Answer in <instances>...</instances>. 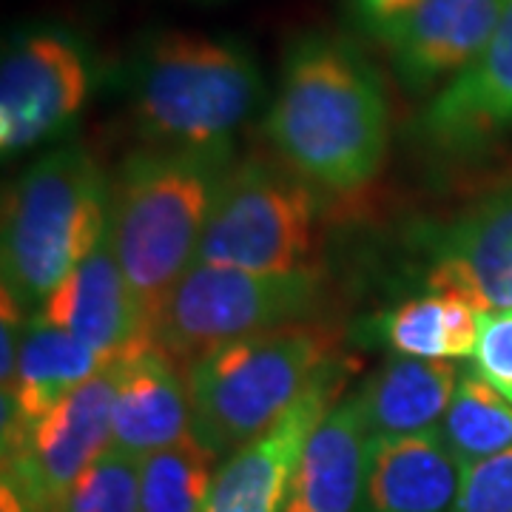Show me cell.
I'll list each match as a JSON object with an SVG mask.
<instances>
[{"label":"cell","mask_w":512,"mask_h":512,"mask_svg":"<svg viewBox=\"0 0 512 512\" xmlns=\"http://www.w3.org/2000/svg\"><path fill=\"white\" fill-rule=\"evenodd\" d=\"M478 308L461 293H427L370 316L365 339L413 359H467L478 342Z\"/></svg>","instance_id":"obj_20"},{"label":"cell","mask_w":512,"mask_h":512,"mask_svg":"<svg viewBox=\"0 0 512 512\" xmlns=\"http://www.w3.org/2000/svg\"><path fill=\"white\" fill-rule=\"evenodd\" d=\"M461 467L439 430L373 439L356 512H453Z\"/></svg>","instance_id":"obj_18"},{"label":"cell","mask_w":512,"mask_h":512,"mask_svg":"<svg viewBox=\"0 0 512 512\" xmlns=\"http://www.w3.org/2000/svg\"><path fill=\"white\" fill-rule=\"evenodd\" d=\"M143 458L109 447L46 512H140Z\"/></svg>","instance_id":"obj_23"},{"label":"cell","mask_w":512,"mask_h":512,"mask_svg":"<svg viewBox=\"0 0 512 512\" xmlns=\"http://www.w3.org/2000/svg\"><path fill=\"white\" fill-rule=\"evenodd\" d=\"M109 362V356L92 350L43 313L26 316L18 367L12 384L3 387L0 439H9L20 427L43 419L52 407H57L80 384L94 379Z\"/></svg>","instance_id":"obj_17"},{"label":"cell","mask_w":512,"mask_h":512,"mask_svg":"<svg viewBox=\"0 0 512 512\" xmlns=\"http://www.w3.org/2000/svg\"><path fill=\"white\" fill-rule=\"evenodd\" d=\"M456 384L450 362L390 356L356 393L373 439H402L439 430Z\"/></svg>","instance_id":"obj_19"},{"label":"cell","mask_w":512,"mask_h":512,"mask_svg":"<svg viewBox=\"0 0 512 512\" xmlns=\"http://www.w3.org/2000/svg\"><path fill=\"white\" fill-rule=\"evenodd\" d=\"M214 461L194 436L143 456L140 512H205L217 473Z\"/></svg>","instance_id":"obj_22"},{"label":"cell","mask_w":512,"mask_h":512,"mask_svg":"<svg viewBox=\"0 0 512 512\" xmlns=\"http://www.w3.org/2000/svg\"><path fill=\"white\" fill-rule=\"evenodd\" d=\"M40 313L109 359L151 339V322L114 251L111 222L92 254L74 268Z\"/></svg>","instance_id":"obj_14"},{"label":"cell","mask_w":512,"mask_h":512,"mask_svg":"<svg viewBox=\"0 0 512 512\" xmlns=\"http://www.w3.org/2000/svg\"><path fill=\"white\" fill-rule=\"evenodd\" d=\"M453 512H512V447L461 470Z\"/></svg>","instance_id":"obj_24"},{"label":"cell","mask_w":512,"mask_h":512,"mask_svg":"<svg viewBox=\"0 0 512 512\" xmlns=\"http://www.w3.org/2000/svg\"><path fill=\"white\" fill-rule=\"evenodd\" d=\"M510 6L512 0H421L382 40L404 92L444 89L467 72L490 46Z\"/></svg>","instance_id":"obj_11"},{"label":"cell","mask_w":512,"mask_h":512,"mask_svg":"<svg viewBox=\"0 0 512 512\" xmlns=\"http://www.w3.org/2000/svg\"><path fill=\"white\" fill-rule=\"evenodd\" d=\"M370 441L359 393L330 404L299 453L282 512L359 510Z\"/></svg>","instance_id":"obj_16"},{"label":"cell","mask_w":512,"mask_h":512,"mask_svg":"<svg viewBox=\"0 0 512 512\" xmlns=\"http://www.w3.org/2000/svg\"><path fill=\"white\" fill-rule=\"evenodd\" d=\"M265 80L256 57L234 37L163 32L128 63L126 100L143 146L208 148L234 143L251 120Z\"/></svg>","instance_id":"obj_3"},{"label":"cell","mask_w":512,"mask_h":512,"mask_svg":"<svg viewBox=\"0 0 512 512\" xmlns=\"http://www.w3.org/2000/svg\"><path fill=\"white\" fill-rule=\"evenodd\" d=\"M333 359V339L316 325H285L208 350L185 365L191 436L214 458L262 436Z\"/></svg>","instance_id":"obj_5"},{"label":"cell","mask_w":512,"mask_h":512,"mask_svg":"<svg viewBox=\"0 0 512 512\" xmlns=\"http://www.w3.org/2000/svg\"><path fill=\"white\" fill-rule=\"evenodd\" d=\"M512 131V6L476 63L427 100L413 137L444 160L473 157Z\"/></svg>","instance_id":"obj_13"},{"label":"cell","mask_w":512,"mask_h":512,"mask_svg":"<svg viewBox=\"0 0 512 512\" xmlns=\"http://www.w3.org/2000/svg\"><path fill=\"white\" fill-rule=\"evenodd\" d=\"M439 433L450 456L464 470L476 461L510 450L512 404L484 382L476 370L461 373L453 402L439 424Z\"/></svg>","instance_id":"obj_21"},{"label":"cell","mask_w":512,"mask_h":512,"mask_svg":"<svg viewBox=\"0 0 512 512\" xmlns=\"http://www.w3.org/2000/svg\"><path fill=\"white\" fill-rule=\"evenodd\" d=\"M97 83L89 43L57 23L6 37L0 63V148L6 157L60 137L83 114Z\"/></svg>","instance_id":"obj_8"},{"label":"cell","mask_w":512,"mask_h":512,"mask_svg":"<svg viewBox=\"0 0 512 512\" xmlns=\"http://www.w3.org/2000/svg\"><path fill=\"white\" fill-rule=\"evenodd\" d=\"M325 282L316 268L259 274L191 265L151 322V342L185 365L208 350L256 333L296 325L319 308Z\"/></svg>","instance_id":"obj_6"},{"label":"cell","mask_w":512,"mask_h":512,"mask_svg":"<svg viewBox=\"0 0 512 512\" xmlns=\"http://www.w3.org/2000/svg\"><path fill=\"white\" fill-rule=\"evenodd\" d=\"M265 137L296 177L328 194L370 185L390 148V106L382 74L345 37L308 32L282 63Z\"/></svg>","instance_id":"obj_1"},{"label":"cell","mask_w":512,"mask_h":512,"mask_svg":"<svg viewBox=\"0 0 512 512\" xmlns=\"http://www.w3.org/2000/svg\"><path fill=\"white\" fill-rule=\"evenodd\" d=\"M473 370L512 404V308L478 313Z\"/></svg>","instance_id":"obj_25"},{"label":"cell","mask_w":512,"mask_h":512,"mask_svg":"<svg viewBox=\"0 0 512 512\" xmlns=\"http://www.w3.org/2000/svg\"><path fill=\"white\" fill-rule=\"evenodd\" d=\"M191 439V393L185 373L157 342L117 356L111 447L151 456Z\"/></svg>","instance_id":"obj_15"},{"label":"cell","mask_w":512,"mask_h":512,"mask_svg":"<svg viewBox=\"0 0 512 512\" xmlns=\"http://www.w3.org/2000/svg\"><path fill=\"white\" fill-rule=\"evenodd\" d=\"M111 222V180L86 146H63L29 165L3 200V296L40 313Z\"/></svg>","instance_id":"obj_4"},{"label":"cell","mask_w":512,"mask_h":512,"mask_svg":"<svg viewBox=\"0 0 512 512\" xmlns=\"http://www.w3.org/2000/svg\"><path fill=\"white\" fill-rule=\"evenodd\" d=\"M117 359L80 384L43 419L3 439V473L46 512L111 447Z\"/></svg>","instance_id":"obj_10"},{"label":"cell","mask_w":512,"mask_h":512,"mask_svg":"<svg viewBox=\"0 0 512 512\" xmlns=\"http://www.w3.org/2000/svg\"><path fill=\"white\" fill-rule=\"evenodd\" d=\"M410 248L433 293H461L478 311L512 308V177L456 214L419 225Z\"/></svg>","instance_id":"obj_9"},{"label":"cell","mask_w":512,"mask_h":512,"mask_svg":"<svg viewBox=\"0 0 512 512\" xmlns=\"http://www.w3.org/2000/svg\"><path fill=\"white\" fill-rule=\"evenodd\" d=\"M231 168L234 143L140 146L117 168L111 180V239L148 322L197 262L211 208Z\"/></svg>","instance_id":"obj_2"},{"label":"cell","mask_w":512,"mask_h":512,"mask_svg":"<svg viewBox=\"0 0 512 512\" xmlns=\"http://www.w3.org/2000/svg\"><path fill=\"white\" fill-rule=\"evenodd\" d=\"M339 362L291 404V410L262 436L222 458L214 473L205 512H282L293 467L313 427L336 404Z\"/></svg>","instance_id":"obj_12"},{"label":"cell","mask_w":512,"mask_h":512,"mask_svg":"<svg viewBox=\"0 0 512 512\" xmlns=\"http://www.w3.org/2000/svg\"><path fill=\"white\" fill-rule=\"evenodd\" d=\"M316 242V188L288 165L251 157L228 171L194 265L291 274L313 268Z\"/></svg>","instance_id":"obj_7"},{"label":"cell","mask_w":512,"mask_h":512,"mask_svg":"<svg viewBox=\"0 0 512 512\" xmlns=\"http://www.w3.org/2000/svg\"><path fill=\"white\" fill-rule=\"evenodd\" d=\"M419 3L421 0H345V12L362 35L382 43Z\"/></svg>","instance_id":"obj_26"},{"label":"cell","mask_w":512,"mask_h":512,"mask_svg":"<svg viewBox=\"0 0 512 512\" xmlns=\"http://www.w3.org/2000/svg\"><path fill=\"white\" fill-rule=\"evenodd\" d=\"M0 512H43L35 501L26 495V490L20 487L12 476L3 473L0 481Z\"/></svg>","instance_id":"obj_27"}]
</instances>
